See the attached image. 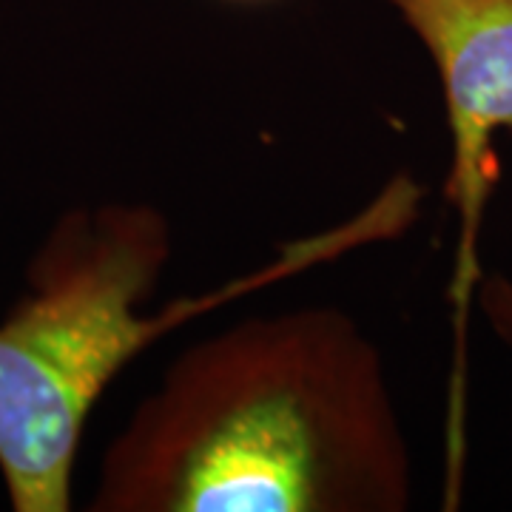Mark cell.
I'll return each mask as SVG.
<instances>
[{"instance_id": "3957f363", "label": "cell", "mask_w": 512, "mask_h": 512, "mask_svg": "<svg viewBox=\"0 0 512 512\" xmlns=\"http://www.w3.org/2000/svg\"><path fill=\"white\" fill-rule=\"evenodd\" d=\"M419 37L436 66L453 163L447 197L458 211L456 274L450 299L456 305V382L450 416H461V342L470 293L478 285V231L498 168L495 131H512V0H384Z\"/></svg>"}, {"instance_id": "5b68a950", "label": "cell", "mask_w": 512, "mask_h": 512, "mask_svg": "<svg viewBox=\"0 0 512 512\" xmlns=\"http://www.w3.org/2000/svg\"><path fill=\"white\" fill-rule=\"evenodd\" d=\"M231 3H265V0H231Z\"/></svg>"}, {"instance_id": "277c9868", "label": "cell", "mask_w": 512, "mask_h": 512, "mask_svg": "<svg viewBox=\"0 0 512 512\" xmlns=\"http://www.w3.org/2000/svg\"><path fill=\"white\" fill-rule=\"evenodd\" d=\"M481 311L487 313V322L493 330L512 348V282L507 276L495 274L481 282L478 291Z\"/></svg>"}, {"instance_id": "7a4b0ae2", "label": "cell", "mask_w": 512, "mask_h": 512, "mask_svg": "<svg viewBox=\"0 0 512 512\" xmlns=\"http://www.w3.org/2000/svg\"><path fill=\"white\" fill-rule=\"evenodd\" d=\"M421 185L399 174L348 222L282 248L271 265L160 316L137 305L171 259V228L151 205L74 208L29 265V291L0 322V478L15 512L72 507L74 461L97 399L160 336L245 293L402 237Z\"/></svg>"}, {"instance_id": "6da1fadb", "label": "cell", "mask_w": 512, "mask_h": 512, "mask_svg": "<svg viewBox=\"0 0 512 512\" xmlns=\"http://www.w3.org/2000/svg\"><path fill=\"white\" fill-rule=\"evenodd\" d=\"M410 450L382 356L333 308L188 348L111 441L94 512H402Z\"/></svg>"}]
</instances>
